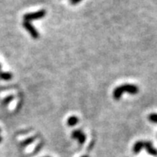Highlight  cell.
Wrapping results in <instances>:
<instances>
[{"mask_svg":"<svg viewBox=\"0 0 157 157\" xmlns=\"http://www.w3.org/2000/svg\"><path fill=\"white\" fill-rule=\"evenodd\" d=\"M128 93L130 94H136L139 92V87L134 84H123L115 87L113 92V97L114 100H120L124 93Z\"/></svg>","mask_w":157,"mask_h":157,"instance_id":"cell-1","label":"cell"},{"mask_svg":"<svg viewBox=\"0 0 157 157\" xmlns=\"http://www.w3.org/2000/svg\"><path fill=\"white\" fill-rule=\"evenodd\" d=\"M46 15L45 10H40V11H36V12H31V13H26L24 16V21H34V20H39L45 17Z\"/></svg>","mask_w":157,"mask_h":157,"instance_id":"cell-2","label":"cell"},{"mask_svg":"<svg viewBox=\"0 0 157 157\" xmlns=\"http://www.w3.org/2000/svg\"><path fill=\"white\" fill-rule=\"evenodd\" d=\"M22 25L24 28L25 29L28 33L31 35V37L33 39H38L39 38V33L38 30L34 27L33 25L31 24V22H27V21H24L22 23Z\"/></svg>","mask_w":157,"mask_h":157,"instance_id":"cell-3","label":"cell"},{"mask_svg":"<svg viewBox=\"0 0 157 157\" xmlns=\"http://www.w3.org/2000/svg\"><path fill=\"white\" fill-rule=\"evenodd\" d=\"M144 147L149 155H151L153 156H157V149L153 146L151 141H149V140L144 141Z\"/></svg>","mask_w":157,"mask_h":157,"instance_id":"cell-4","label":"cell"},{"mask_svg":"<svg viewBox=\"0 0 157 157\" xmlns=\"http://www.w3.org/2000/svg\"><path fill=\"white\" fill-rule=\"evenodd\" d=\"M142 148H144V141L143 140H138L134 144L132 151L134 154H139L142 150Z\"/></svg>","mask_w":157,"mask_h":157,"instance_id":"cell-5","label":"cell"},{"mask_svg":"<svg viewBox=\"0 0 157 157\" xmlns=\"http://www.w3.org/2000/svg\"><path fill=\"white\" fill-rule=\"evenodd\" d=\"M78 123V118L77 116H71L67 119V126L74 127Z\"/></svg>","mask_w":157,"mask_h":157,"instance_id":"cell-6","label":"cell"},{"mask_svg":"<svg viewBox=\"0 0 157 157\" xmlns=\"http://www.w3.org/2000/svg\"><path fill=\"white\" fill-rule=\"evenodd\" d=\"M12 78V74L9 72H0V79L3 80H11Z\"/></svg>","mask_w":157,"mask_h":157,"instance_id":"cell-7","label":"cell"},{"mask_svg":"<svg viewBox=\"0 0 157 157\" xmlns=\"http://www.w3.org/2000/svg\"><path fill=\"white\" fill-rule=\"evenodd\" d=\"M82 133L83 132L80 129H76V130L73 131V133H72V138L74 139V140H78V137L82 135Z\"/></svg>","mask_w":157,"mask_h":157,"instance_id":"cell-8","label":"cell"},{"mask_svg":"<svg viewBox=\"0 0 157 157\" xmlns=\"http://www.w3.org/2000/svg\"><path fill=\"white\" fill-rule=\"evenodd\" d=\"M35 139H36L35 137H31V138H28V139L25 140L24 141H23V142H21V146H22V147L27 146V145H29V144L33 143Z\"/></svg>","mask_w":157,"mask_h":157,"instance_id":"cell-9","label":"cell"},{"mask_svg":"<svg viewBox=\"0 0 157 157\" xmlns=\"http://www.w3.org/2000/svg\"><path fill=\"white\" fill-rule=\"evenodd\" d=\"M148 121H151L152 123H156L157 124V113H150L148 115Z\"/></svg>","mask_w":157,"mask_h":157,"instance_id":"cell-10","label":"cell"},{"mask_svg":"<svg viewBox=\"0 0 157 157\" xmlns=\"http://www.w3.org/2000/svg\"><path fill=\"white\" fill-rule=\"evenodd\" d=\"M86 135H85L84 133H82V135H80L78 139V143H79V145H83V144L85 143V141H86Z\"/></svg>","mask_w":157,"mask_h":157,"instance_id":"cell-11","label":"cell"},{"mask_svg":"<svg viewBox=\"0 0 157 157\" xmlns=\"http://www.w3.org/2000/svg\"><path fill=\"white\" fill-rule=\"evenodd\" d=\"M12 100H13V96H7L6 99L3 101V105H4V106H7L8 104L11 103V101H12Z\"/></svg>","mask_w":157,"mask_h":157,"instance_id":"cell-12","label":"cell"},{"mask_svg":"<svg viewBox=\"0 0 157 157\" xmlns=\"http://www.w3.org/2000/svg\"><path fill=\"white\" fill-rule=\"evenodd\" d=\"M80 1H82V0H70V2H71V4L73 5V6H75V5H77L78 4Z\"/></svg>","mask_w":157,"mask_h":157,"instance_id":"cell-13","label":"cell"},{"mask_svg":"<svg viewBox=\"0 0 157 157\" xmlns=\"http://www.w3.org/2000/svg\"><path fill=\"white\" fill-rule=\"evenodd\" d=\"M1 69H2V66H1V64H0V72H1Z\"/></svg>","mask_w":157,"mask_h":157,"instance_id":"cell-14","label":"cell"},{"mask_svg":"<svg viewBox=\"0 0 157 157\" xmlns=\"http://www.w3.org/2000/svg\"><path fill=\"white\" fill-rule=\"evenodd\" d=\"M81 157H89L88 155H83V156H81Z\"/></svg>","mask_w":157,"mask_h":157,"instance_id":"cell-15","label":"cell"},{"mask_svg":"<svg viewBox=\"0 0 157 157\" xmlns=\"http://www.w3.org/2000/svg\"><path fill=\"white\" fill-rule=\"evenodd\" d=\"M1 141H2V137L0 136V142H1Z\"/></svg>","mask_w":157,"mask_h":157,"instance_id":"cell-16","label":"cell"},{"mask_svg":"<svg viewBox=\"0 0 157 157\" xmlns=\"http://www.w3.org/2000/svg\"><path fill=\"white\" fill-rule=\"evenodd\" d=\"M0 133H1V129H0Z\"/></svg>","mask_w":157,"mask_h":157,"instance_id":"cell-17","label":"cell"},{"mask_svg":"<svg viewBox=\"0 0 157 157\" xmlns=\"http://www.w3.org/2000/svg\"><path fill=\"white\" fill-rule=\"evenodd\" d=\"M45 157H49V156H45Z\"/></svg>","mask_w":157,"mask_h":157,"instance_id":"cell-18","label":"cell"}]
</instances>
